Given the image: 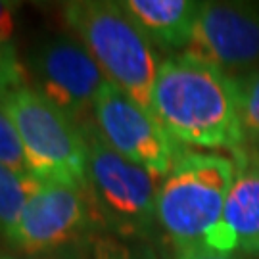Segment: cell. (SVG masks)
I'll return each mask as SVG.
<instances>
[{
	"mask_svg": "<svg viewBox=\"0 0 259 259\" xmlns=\"http://www.w3.org/2000/svg\"><path fill=\"white\" fill-rule=\"evenodd\" d=\"M152 115L181 144L236 152L246 146L234 79L186 54L159 64Z\"/></svg>",
	"mask_w": 259,
	"mask_h": 259,
	"instance_id": "1",
	"label": "cell"
},
{
	"mask_svg": "<svg viewBox=\"0 0 259 259\" xmlns=\"http://www.w3.org/2000/svg\"><path fill=\"white\" fill-rule=\"evenodd\" d=\"M64 18L100 65L106 81L152 113V91L159 71L157 56L119 2H67Z\"/></svg>",
	"mask_w": 259,
	"mask_h": 259,
	"instance_id": "2",
	"label": "cell"
},
{
	"mask_svg": "<svg viewBox=\"0 0 259 259\" xmlns=\"http://www.w3.org/2000/svg\"><path fill=\"white\" fill-rule=\"evenodd\" d=\"M234 161L219 154L181 150L157 190V225L177 248L205 244L223 217Z\"/></svg>",
	"mask_w": 259,
	"mask_h": 259,
	"instance_id": "3",
	"label": "cell"
},
{
	"mask_svg": "<svg viewBox=\"0 0 259 259\" xmlns=\"http://www.w3.org/2000/svg\"><path fill=\"white\" fill-rule=\"evenodd\" d=\"M87 144V192L98 223L121 240L144 238L157 223L159 179L104 140L94 119L81 123Z\"/></svg>",
	"mask_w": 259,
	"mask_h": 259,
	"instance_id": "4",
	"label": "cell"
},
{
	"mask_svg": "<svg viewBox=\"0 0 259 259\" xmlns=\"http://www.w3.org/2000/svg\"><path fill=\"white\" fill-rule=\"evenodd\" d=\"M23 144L29 173L87 192V144L81 123L31 87L0 98Z\"/></svg>",
	"mask_w": 259,
	"mask_h": 259,
	"instance_id": "5",
	"label": "cell"
},
{
	"mask_svg": "<svg viewBox=\"0 0 259 259\" xmlns=\"http://www.w3.org/2000/svg\"><path fill=\"white\" fill-rule=\"evenodd\" d=\"M185 54L238 79L259 69V6L202 2Z\"/></svg>",
	"mask_w": 259,
	"mask_h": 259,
	"instance_id": "6",
	"label": "cell"
},
{
	"mask_svg": "<svg viewBox=\"0 0 259 259\" xmlns=\"http://www.w3.org/2000/svg\"><path fill=\"white\" fill-rule=\"evenodd\" d=\"M93 119L117 154L161 179L171 171L181 152L177 142L146 108L121 89L104 84L94 100Z\"/></svg>",
	"mask_w": 259,
	"mask_h": 259,
	"instance_id": "7",
	"label": "cell"
},
{
	"mask_svg": "<svg viewBox=\"0 0 259 259\" xmlns=\"http://www.w3.org/2000/svg\"><path fill=\"white\" fill-rule=\"evenodd\" d=\"M29 71L35 91L77 123L87 121V111L108 83L87 47L69 35L40 42L29 56Z\"/></svg>",
	"mask_w": 259,
	"mask_h": 259,
	"instance_id": "8",
	"label": "cell"
},
{
	"mask_svg": "<svg viewBox=\"0 0 259 259\" xmlns=\"http://www.w3.org/2000/svg\"><path fill=\"white\" fill-rule=\"evenodd\" d=\"M98 223L89 192L42 181L21 213L8 240L19 250L50 251L75 240Z\"/></svg>",
	"mask_w": 259,
	"mask_h": 259,
	"instance_id": "9",
	"label": "cell"
},
{
	"mask_svg": "<svg viewBox=\"0 0 259 259\" xmlns=\"http://www.w3.org/2000/svg\"><path fill=\"white\" fill-rule=\"evenodd\" d=\"M234 179L223 217L207 236L213 250L259 255V150L242 146L232 152Z\"/></svg>",
	"mask_w": 259,
	"mask_h": 259,
	"instance_id": "10",
	"label": "cell"
},
{
	"mask_svg": "<svg viewBox=\"0 0 259 259\" xmlns=\"http://www.w3.org/2000/svg\"><path fill=\"white\" fill-rule=\"evenodd\" d=\"M121 8L152 45L177 50L186 48L202 10L196 0H125Z\"/></svg>",
	"mask_w": 259,
	"mask_h": 259,
	"instance_id": "11",
	"label": "cell"
},
{
	"mask_svg": "<svg viewBox=\"0 0 259 259\" xmlns=\"http://www.w3.org/2000/svg\"><path fill=\"white\" fill-rule=\"evenodd\" d=\"M42 181L0 165V232L8 238L18 227L21 213Z\"/></svg>",
	"mask_w": 259,
	"mask_h": 259,
	"instance_id": "12",
	"label": "cell"
},
{
	"mask_svg": "<svg viewBox=\"0 0 259 259\" xmlns=\"http://www.w3.org/2000/svg\"><path fill=\"white\" fill-rule=\"evenodd\" d=\"M246 144L259 150V69L234 79Z\"/></svg>",
	"mask_w": 259,
	"mask_h": 259,
	"instance_id": "13",
	"label": "cell"
},
{
	"mask_svg": "<svg viewBox=\"0 0 259 259\" xmlns=\"http://www.w3.org/2000/svg\"><path fill=\"white\" fill-rule=\"evenodd\" d=\"M0 165L19 173H29L19 133L2 106H0Z\"/></svg>",
	"mask_w": 259,
	"mask_h": 259,
	"instance_id": "14",
	"label": "cell"
},
{
	"mask_svg": "<svg viewBox=\"0 0 259 259\" xmlns=\"http://www.w3.org/2000/svg\"><path fill=\"white\" fill-rule=\"evenodd\" d=\"M89 259H154L150 251L137 250L115 236H96L91 242Z\"/></svg>",
	"mask_w": 259,
	"mask_h": 259,
	"instance_id": "15",
	"label": "cell"
},
{
	"mask_svg": "<svg viewBox=\"0 0 259 259\" xmlns=\"http://www.w3.org/2000/svg\"><path fill=\"white\" fill-rule=\"evenodd\" d=\"M23 84V67L12 45H0V98Z\"/></svg>",
	"mask_w": 259,
	"mask_h": 259,
	"instance_id": "16",
	"label": "cell"
},
{
	"mask_svg": "<svg viewBox=\"0 0 259 259\" xmlns=\"http://www.w3.org/2000/svg\"><path fill=\"white\" fill-rule=\"evenodd\" d=\"M175 259H246L238 253H229V251L213 250L205 244H196V246H186V248H177Z\"/></svg>",
	"mask_w": 259,
	"mask_h": 259,
	"instance_id": "17",
	"label": "cell"
},
{
	"mask_svg": "<svg viewBox=\"0 0 259 259\" xmlns=\"http://www.w3.org/2000/svg\"><path fill=\"white\" fill-rule=\"evenodd\" d=\"M18 8V2L0 0V45H10V40H12V35L16 31Z\"/></svg>",
	"mask_w": 259,
	"mask_h": 259,
	"instance_id": "18",
	"label": "cell"
},
{
	"mask_svg": "<svg viewBox=\"0 0 259 259\" xmlns=\"http://www.w3.org/2000/svg\"><path fill=\"white\" fill-rule=\"evenodd\" d=\"M0 259H14V257H8V255H0Z\"/></svg>",
	"mask_w": 259,
	"mask_h": 259,
	"instance_id": "19",
	"label": "cell"
},
{
	"mask_svg": "<svg viewBox=\"0 0 259 259\" xmlns=\"http://www.w3.org/2000/svg\"><path fill=\"white\" fill-rule=\"evenodd\" d=\"M50 259H60V257H50Z\"/></svg>",
	"mask_w": 259,
	"mask_h": 259,
	"instance_id": "20",
	"label": "cell"
}]
</instances>
